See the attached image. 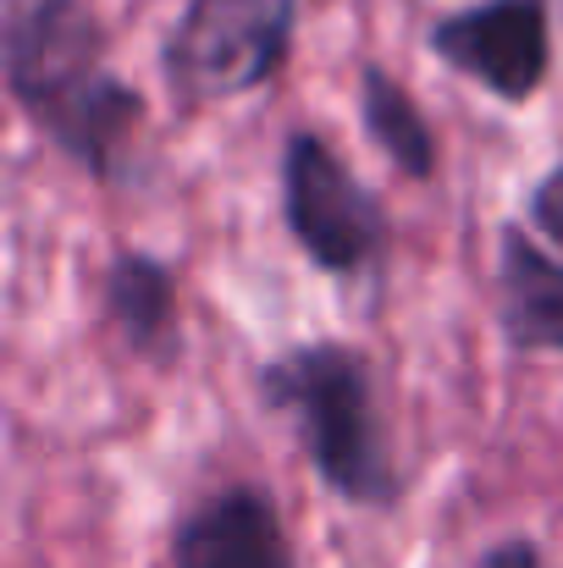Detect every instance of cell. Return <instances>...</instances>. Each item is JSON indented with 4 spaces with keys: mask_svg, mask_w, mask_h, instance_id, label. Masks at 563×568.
I'll use <instances>...</instances> for the list:
<instances>
[{
    "mask_svg": "<svg viewBox=\"0 0 563 568\" xmlns=\"http://www.w3.org/2000/svg\"><path fill=\"white\" fill-rule=\"evenodd\" d=\"M172 568H299V558L277 497L254 480H232L172 525Z\"/></svg>",
    "mask_w": 563,
    "mask_h": 568,
    "instance_id": "cell-6",
    "label": "cell"
},
{
    "mask_svg": "<svg viewBox=\"0 0 563 568\" xmlns=\"http://www.w3.org/2000/svg\"><path fill=\"white\" fill-rule=\"evenodd\" d=\"M105 321L122 332V343L144 359H172L178 332V276L167 260L144 248H122L105 271Z\"/></svg>",
    "mask_w": 563,
    "mask_h": 568,
    "instance_id": "cell-8",
    "label": "cell"
},
{
    "mask_svg": "<svg viewBox=\"0 0 563 568\" xmlns=\"http://www.w3.org/2000/svg\"><path fill=\"white\" fill-rule=\"evenodd\" d=\"M282 215H288L293 243L326 276H365L375 265H386V248H392L386 204L310 128L288 133L282 144Z\"/></svg>",
    "mask_w": 563,
    "mask_h": 568,
    "instance_id": "cell-4",
    "label": "cell"
},
{
    "mask_svg": "<svg viewBox=\"0 0 563 568\" xmlns=\"http://www.w3.org/2000/svg\"><path fill=\"white\" fill-rule=\"evenodd\" d=\"M475 568H547V558H542V547H536V541H525V536H509V541L486 547Z\"/></svg>",
    "mask_w": 563,
    "mask_h": 568,
    "instance_id": "cell-11",
    "label": "cell"
},
{
    "mask_svg": "<svg viewBox=\"0 0 563 568\" xmlns=\"http://www.w3.org/2000/svg\"><path fill=\"white\" fill-rule=\"evenodd\" d=\"M360 122H365V139L392 161L398 178H409V183H431L436 178V139H431L425 111L375 61L360 67Z\"/></svg>",
    "mask_w": 563,
    "mask_h": 568,
    "instance_id": "cell-9",
    "label": "cell"
},
{
    "mask_svg": "<svg viewBox=\"0 0 563 568\" xmlns=\"http://www.w3.org/2000/svg\"><path fill=\"white\" fill-rule=\"evenodd\" d=\"M531 226H536L542 237L563 243V161L531 189Z\"/></svg>",
    "mask_w": 563,
    "mask_h": 568,
    "instance_id": "cell-10",
    "label": "cell"
},
{
    "mask_svg": "<svg viewBox=\"0 0 563 568\" xmlns=\"http://www.w3.org/2000/svg\"><path fill=\"white\" fill-rule=\"evenodd\" d=\"M6 94L89 178L122 183L144 128V94L105 61V28L83 0H0Z\"/></svg>",
    "mask_w": 563,
    "mask_h": 568,
    "instance_id": "cell-1",
    "label": "cell"
},
{
    "mask_svg": "<svg viewBox=\"0 0 563 568\" xmlns=\"http://www.w3.org/2000/svg\"><path fill=\"white\" fill-rule=\"evenodd\" d=\"M425 44L442 67L481 83L503 105H531L553 67V17L547 0H486L431 22Z\"/></svg>",
    "mask_w": 563,
    "mask_h": 568,
    "instance_id": "cell-5",
    "label": "cell"
},
{
    "mask_svg": "<svg viewBox=\"0 0 563 568\" xmlns=\"http://www.w3.org/2000/svg\"><path fill=\"white\" fill-rule=\"evenodd\" d=\"M299 0H188L167 33L161 72L172 94L193 105L265 89L293 50Z\"/></svg>",
    "mask_w": 563,
    "mask_h": 568,
    "instance_id": "cell-3",
    "label": "cell"
},
{
    "mask_svg": "<svg viewBox=\"0 0 563 568\" xmlns=\"http://www.w3.org/2000/svg\"><path fill=\"white\" fill-rule=\"evenodd\" d=\"M497 326L514 354H563V260L520 221L497 232Z\"/></svg>",
    "mask_w": 563,
    "mask_h": 568,
    "instance_id": "cell-7",
    "label": "cell"
},
{
    "mask_svg": "<svg viewBox=\"0 0 563 568\" xmlns=\"http://www.w3.org/2000/svg\"><path fill=\"white\" fill-rule=\"evenodd\" d=\"M260 403L282 414L326 480L332 497L354 508H392L403 497V475L392 458L386 414L375 397L371 359L349 343H299L260 365Z\"/></svg>",
    "mask_w": 563,
    "mask_h": 568,
    "instance_id": "cell-2",
    "label": "cell"
}]
</instances>
